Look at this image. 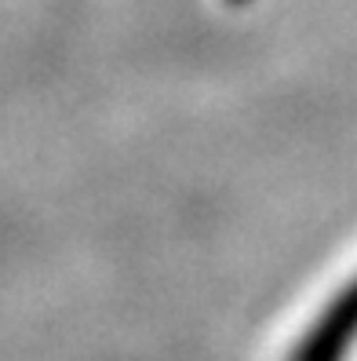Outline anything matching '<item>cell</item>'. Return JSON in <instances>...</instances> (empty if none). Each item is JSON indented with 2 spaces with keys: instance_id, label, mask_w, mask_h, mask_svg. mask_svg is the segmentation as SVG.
Returning <instances> with one entry per match:
<instances>
[{
  "instance_id": "6da1fadb",
  "label": "cell",
  "mask_w": 357,
  "mask_h": 361,
  "mask_svg": "<svg viewBox=\"0 0 357 361\" xmlns=\"http://www.w3.org/2000/svg\"><path fill=\"white\" fill-rule=\"evenodd\" d=\"M357 343V278L313 317L288 361H343Z\"/></svg>"
},
{
  "instance_id": "7a4b0ae2",
  "label": "cell",
  "mask_w": 357,
  "mask_h": 361,
  "mask_svg": "<svg viewBox=\"0 0 357 361\" xmlns=\"http://www.w3.org/2000/svg\"><path fill=\"white\" fill-rule=\"evenodd\" d=\"M234 4H241V0H234Z\"/></svg>"
}]
</instances>
